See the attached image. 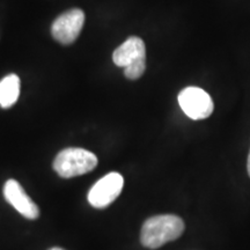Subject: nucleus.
I'll return each mask as SVG.
<instances>
[{
	"mask_svg": "<svg viewBox=\"0 0 250 250\" xmlns=\"http://www.w3.org/2000/svg\"><path fill=\"white\" fill-rule=\"evenodd\" d=\"M112 61L115 65L124 68V76L127 79H139L146 70L145 43L137 36L129 37L115 50Z\"/></svg>",
	"mask_w": 250,
	"mask_h": 250,
	"instance_id": "obj_2",
	"label": "nucleus"
},
{
	"mask_svg": "<svg viewBox=\"0 0 250 250\" xmlns=\"http://www.w3.org/2000/svg\"><path fill=\"white\" fill-rule=\"evenodd\" d=\"M184 232V223L174 214H161L147 219L142 227L140 242L145 248L158 249L179 239Z\"/></svg>",
	"mask_w": 250,
	"mask_h": 250,
	"instance_id": "obj_1",
	"label": "nucleus"
},
{
	"mask_svg": "<svg viewBox=\"0 0 250 250\" xmlns=\"http://www.w3.org/2000/svg\"><path fill=\"white\" fill-rule=\"evenodd\" d=\"M247 169H248V174L250 176V152H249V155H248V162H247Z\"/></svg>",
	"mask_w": 250,
	"mask_h": 250,
	"instance_id": "obj_9",
	"label": "nucleus"
},
{
	"mask_svg": "<svg viewBox=\"0 0 250 250\" xmlns=\"http://www.w3.org/2000/svg\"><path fill=\"white\" fill-rule=\"evenodd\" d=\"M85 23V14L79 8H73L59 15L51 26V34L57 42L64 45L78 39Z\"/></svg>",
	"mask_w": 250,
	"mask_h": 250,
	"instance_id": "obj_6",
	"label": "nucleus"
},
{
	"mask_svg": "<svg viewBox=\"0 0 250 250\" xmlns=\"http://www.w3.org/2000/svg\"><path fill=\"white\" fill-rule=\"evenodd\" d=\"M98 166L94 153L79 147H67L56 156L54 169L61 177L71 179L92 171Z\"/></svg>",
	"mask_w": 250,
	"mask_h": 250,
	"instance_id": "obj_3",
	"label": "nucleus"
},
{
	"mask_svg": "<svg viewBox=\"0 0 250 250\" xmlns=\"http://www.w3.org/2000/svg\"><path fill=\"white\" fill-rule=\"evenodd\" d=\"M179 104L184 114L195 121L210 117L214 109L211 96L198 87H187L181 90Z\"/></svg>",
	"mask_w": 250,
	"mask_h": 250,
	"instance_id": "obj_4",
	"label": "nucleus"
},
{
	"mask_svg": "<svg viewBox=\"0 0 250 250\" xmlns=\"http://www.w3.org/2000/svg\"><path fill=\"white\" fill-rule=\"evenodd\" d=\"M123 186L124 179L121 174H107L92 187L87 199L93 208H104L116 201L123 190Z\"/></svg>",
	"mask_w": 250,
	"mask_h": 250,
	"instance_id": "obj_5",
	"label": "nucleus"
},
{
	"mask_svg": "<svg viewBox=\"0 0 250 250\" xmlns=\"http://www.w3.org/2000/svg\"><path fill=\"white\" fill-rule=\"evenodd\" d=\"M49 250H62V249H61V248H51V249H49Z\"/></svg>",
	"mask_w": 250,
	"mask_h": 250,
	"instance_id": "obj_10",
	"label": "nucleus"
},
{
	"mask_svg": "<svg viewBox=\"0 0 250 250\" xmlns=\"http://www.w3.org/2000/svg\"><path fill=\"white\" fill-rule=\"evenodd\" d=\"M20 95V79L17 74H9L0 81V107L7 109L15 104Z\"/></svg>",
	"mask_w": 250,
	"mask_h": 250,
	"instance_id": "obj_8",
	"label": "nucleus"
},
{
	"mask_svg": "<svg viewBox=\"0 0 250 250\" xmlns=\"http://www.w3.org/2000/svg\"><path fill=\"white\" fill-rule=\"evenodd\" d=\"M4 197L21 215L29 220L40 217V208L27 195L21 184L15 180H8L4 186Z\"/></svg>",
	"mask_w": 250,
	"mask_h": 250,
	"instance_id": "obj_7",
	"label": "nucleus"
}]
</instances>
